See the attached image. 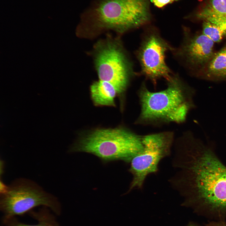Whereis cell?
Here are the masks:
<instances>
[{
    "label": "cell",
    "mask_w": 226,
    "mask_h": 226,
    "mask_svg": "<svg viewBox=\"0 0 226 226\" xmlns=\"http://www.w3.org/2000/svg\"><path fill=\"white\" fill-rule=\"evenodd\" d=\"M186 226H201L198 223L193 222H189Z\"/></svg>",
    "instance_id": "cell-17"
},
{
    "label": "cell",
    "mask_w": 226,
    "mask_h": 226,
    "mask_svg": "<svg viewBox=\"0 0 226 226\" xmlns=\"http://www.w3.org/2000/svg\"><path fill=\"white\" fill-rule=\"evenodd\" d=\"M203 79L213 81H226V46L214 53L200 72Z\"/></svg>",
    "instance_id": "cell-10"
},
{
    "label": "cell",
    "mask_w": 226,
    "mask_h": 226,
    "mask_svg": "<svg viewBox=\"0 0 226 226\" xmlns=\"http://www.w3.org/2000/svg\"><path fill=\"white\" fill-rule=\"evenodd\" d=\"M140 45L136 51L141 70L138 75L150 80L155 86L157 81L164 78L169 79L174 74L165 62L166 54L174 49L161 36L155 27H145Z\"/></svg>",
    "instance_id": "cell-7"
},
{
    "label": "cell",
    "mask_w": 226,
    "mask_h": 226,
    "mask_svg": "<svg viewBox=\"0 0 226 226\" xmlns=\"http://www.w3.org/2000/svg\"><path fill=\"white\" fill-rule=\"evenodd\" d=\"M166 81L167 88L156 92L150 91L145 82L142 83L138 91L141 110L136 124L158 126L172 122L182 123L196 107L195 90L178 74L174 73Z\"/></svg>",
    "instance_id": "cell-2"
},
{
    "label": "cell",
    "mask_w": 226,
    "mask_h": 226,
    "mask_svg": "<svg viewBox=\"0 0 226 226\" xmlns=\"http://www.w3.org/2000/svg\"><path fill=\"white\" fill-rule=\"evenodd\" d=\"M202 33L214 43L219 42L226 37V26L203 21Z\"/></svg>",
    "instance_id": "cell-14"
},
{
    "label": "cell",
    "mask_w": 226,
    "mask_h": 226,
    "mask_svg": "<svg viewBox=\"0 0 226 226\" xmlns=\"http://www.w3.org/2000/svg\"><path fill=\"white\" fill-rule=\"evenodd\" d=\"M39 206L48 207L57 216L61 213V206L58 198L27 179H16L8 186L5 192L0 194L2 220L22 215Z\"/></svg>",
    "instance_id": "cell-5"
},
{
    "label": "cell",
    "mask_w": 226,
    "mask_h": 226,
    "mask_svg": "<svg viewBox=\"0 0 226 226\" xmlns=\"http://www.w3.org/2000/svg\"><path fill=\"white\" fill-rule=\"evenodd\" d=\"M174 137L170 131L143 135V148L130 163L128 171L133 177L127 192L142 188L147 176L158 171L160 162L171 153Z\"/></svg>",
    "instance_id": "cell-6"
},
{
    "label": "cell",
    "mask_w": 226,
    "mask_h": 226,
    "mask_svg": "<svg viewBox=\"0 0 226 226\" xmlns=\"http://www.w3.org/2000/svg\"><path fill=\"white\" fill-rule=\"evenodd\" d=\"M196 16L203 21L226 26V0H209Z\"/></svg>",
    "instance_id": "cell-11"
},
{
    "label": "cell",
    "mask_w": 226,
    "mask_h": 226,
    "mask_svg": "<svg viewBox=\"0 0 226 226\" xmlns=\"http://www.w3.org/2000/svg\"><path fill=\"white\" fill-rule=\"evenodd\" d=\"M29 213L36 220V223L31 224L24 223L14 217L2 220L1 226H61L56 218V215L46 207H42L38 211L32 210Z\"/></svg>",
    "instance_id": "cell-12"
},
{
    "label": "cell",
    "mask_w": 226,
    "mask_h": 226,
    "mask_svg": "<svg viewBox=\"0 0 226 226\" xmlns=\"http://www.w3.org/2000/svg\"><path fill=\"white\" fill-rule=\"evenodd\" d=\"M150 0H99L83 13V18L97 27L121 32L150 24Z\"/></svg>",
    "instance_id": "cell-3"
},
{
    "label": "cell",
    "mask_w": 226,
    "mask_h": 226,
    "mask_svg": "<svg viewBox=\"0 0 226 226\" xmlns=\"http://www.w3.org/2000/svg\"><path fill=\"white\" fill-rule=\"evenodd\" d=\"M143 147V136L125 128L98 129L81 138L70 150L92 154L103 161L130 163Z\"/></svg>",
    "instance_id": "cell-4"
},
{
    "label": "cell",
    "mask_w": 226,
    "mask_h": 226,
    "mask_svg": "<svg viewBox=\"0 0 226 226\" xmlns=\"http://www.w3.org/2000/svg\"><path fill=\"white\" fill-rule=\"evenodd\" d=\"M90 91L92 100L96 105H115V99L118 93L110 83L99 80L91 85Z\"/></svg>",
    "instance_id": "cell-13"
},
{
    "label": "cell",
    "mask_w": 226,
    "mask_h": 226,
    "mask_svg": "<svg viewBox=\"0 0 226 226\" xmlns=\"http://www.w3.org/2000/svg\"><path fill=\"white\" fill-rule=\"evenodd\" d=\"M173 167L169 179L183 199L181 205L211 221H226V165L213 145L191 132L175 140Z\"/></svg>",
    "instance_id": "cell-1"
},
{
    "label": "cell",
    "mask_w": 226,
    "mask_h": 226,
    "mask_svg": "<svg viewBox=\"0 0 226 226\" xmlns=\"http://www.w3.org/2000/svg\"><path fill=\"white\" fill-rule=\"evenodd\" d=\"M183 40L172 52L179 62L190 70H199L205 67L214 53V43L202 34L192 35L184 30Z\"/></svg>",
    "instance_id": "cell-9"
},
{
    "label": "cell",
    "mask_w": 226,
    "mask_h": 226,
    "mask_svg": "<svg viewBox=\"0 0 226 226\" xmlns=\"http://www.w3.org/2000/svg\"><path fill=\"white\" fill-rule=\"evenodd\" d=\"M179 0H150V2L158 8H162L168 4Z\"/></svg>",
    "instance_id": "cell-15"
},
{
    "label": "cell",
    "mask_w": 226,
    "mask_h": 226,
    "mask_svg": "<svg viewBox=\"0 0 226 226\" xmlns=\"http://www.w3.org/2000/svg\"><path fill=\"white\" fill-rule=\"evenodd\" d=\"M97 48L95 63L99 80L111 84L118 94L122 93L134 73L131 62L116 42L107 41Z\"/></svg>",
    "instance_id": "cell-8"
},
{
    "label": "cell",
    "mask_w": 226,
    "mask_h": 226,
    "mask_svg": "<svg viewBox=\"0 0 226 226\" xmlns=\"http://www.w3.org/2000/svg\"><path fill=\"white\" fill-rule=\"evenodd\" d=\"M205 226H226V221H210Z\"/></svg>",
    "instance_id": "cell-16"
}]
</instances>
